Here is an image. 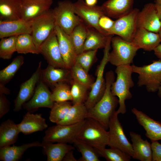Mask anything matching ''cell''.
<instances>
[{
  "label": "cell",
  "mask_w": 161,
  "mask_h": 161,
  "mask_svg": "<svg viewBox=\"0 0 161 161\" xmlns=\"http://www.w3.org/2000/svg\"><path fill=\"white\" fill-rule=\"evenodd\" d=\"M105 79L106 88L104 94L93 107L88 109L86 118H91L97 121L107 130L109 129L110 119L119 104V100L111 92V85L115 79L113 72L111 70L107 72Z\"/></svg>",
  "instance_id": "obj_1"
},
{
  "label": "cell",
  "mask_w": 161,
  "mask_h": 161,
  "mask_svg": "<svg viewBox=\"0 0 161 161\" xmlns=\"http://www.w3.org/2000/svg\"><path fill=\"white\" fill-rule=\"evenodd\" d=\"M115 72L117 75V79L112 83L111 92L119 100V106L116 112L118 114H124L126 112L125 101L132 97L130 89L134 86L132 78L133 72L130 64L117 66Z\"/></svg>",
  "instance_id": "obj_2"
},
{
  "label": "cell",
  "mask_w": 161,
  "mask_h": 161,
  "mask_svg": "<svg viewBox=\"0 0 161 161\" xmlns=\"http://www.w3.org/2000/svg\"><path fill=\"white\" fill-rule=\"evenodd\" d=\"M109 131L97 121L86 118L77 134L76 140L86 143L94 148H106L108 145Z\"/></svg>",
  "instance_id": "obj_3"
},
{
  "label": "cell",
  "mask_w": 161,
  "mask_h": 161,
  "mask_svg": "<svg viewBox=\"0 0 161 161\" xmlns=\"http://www.w3.org/2000/svg\"><path fill=\"white\" fill-rule=\"evenodd\" d=\"M133 72L139 75L137 85L145 86L149 92L157 91L161 86V60L149 65L139 66L131 65Z\"/></svg>",
  "instance_id": "obj_4"
},
{
  "label": "cell",
  "mask_w": 161,
  "mask_h": 161,
  "mask_svg": "<svg viewBox=\"0 0 161 161\" xmlns=\"http://www.w3.org/2000/svg\"><path fill=\"white\" fill-rule=\"evenodd\" d=\"M112 37H108L106 45L104 48V55L96 71L97 78L91 87L90 92L84 104L88 109L93 107L103 96L106 88V80L103 75L106 65L109 62V50Z\"/></svg>",
  "instance_id": "obj_5"
},
{
  "label": "cell",
  "mask_w": 161,
  "mask_h": 161,
  "mask_svg": "<svg viewBox=\"0 0 161 161\" xmlns=\"http://www.w3.org/2000/svg\"><path fill=\"white\" fill-rule=\"evenodd\" d=\"M112 47L109 52V62L116 66L130 64L139 49L131 42L127 41L119 36L112 37Z\"/></svg>",
  "instance_id": "obj_6"
},
{
  "label": "cell",
  "mask_w": 161,
  "mask_h": 161,
  "mask_svg": "<svg viewBox=\"0 0 161 161\" xmlns=\"http://www.w3.org/2000/svg\"><path fill=\"white\" fill-rule=\"evenodd\" d=\"M73 3L69 0L60 1L53 9L56 24L69 35L82 21L74 11Z\"/></svg>",
  "instance_id": "obj_7"
},
{
  "label": "cell",
  "mask_w": 161,
  "mask_h": 161,
  "mask_svg": "<svg viewBox=\"0 0 161 161\" xmlns=\"http://www.w3.org/2000/svg\"><path fill=\"white\" fill-rule=\"evenodd\" d=\"M85 120L73 125L56 124L49 127L46 130L42 141L52 143H73Z\"/></svg>",
  "instance_id": "obj_8"
},
{
  "label": "cell",
  "mask_w": 161,
  "mask_h": 161,
  "mask_svg": "<svg viewBox=\"0 0 161 161\" xmlns=\"http://www.w3.org/2000/svg\"><path fill=\"white\" fill-rule=\"evenodd\" d=\"M55 24L53 9H49L32 20L31 35L38 49L54 29Z\"/></svg>",
  "instance_id": "obj_9"
},
{
  "label": "cell",
  "mask_w": 161,
  "mask_h": 161,
  "mask_svg": "<svg viewBox=\"0 0 161 161\" xmlns=\"http://www.w3.org/2000/svg\"><path fill=\"white\" fill-rule=\"evenodd\" d=\"M139 11L137 8L133 9L117 19L108 35H116L127 41L131 42L137 29V18Z\"/></svg>",
  "instance_id": "obj_10"
},
{
  "label": "cell",
  "mask_w": 161,
  "mask_h": 161,
  "mask_svg": "<svg viewBox=\"0 0 161 161\" xmlns=\"http://www.w3.org/2000/svg\"><path fill=\"white\" fill-rule=\"evenodd\" d=\"M116 111L112 114L109 124V138L108 146L118 149L132 157L134 154L132 144L125 135Z\"/></svg>",
  "instance_id": "obj_11"
},
{
  "label": "cell",
  "mask_w": 161,
  "mask_h": 161,
  "mask_svg": "<svg viewBox=\"0 0 161 161\" xmlns=\"http://www.w3.org/2000/svg\"><path fill=\"white\" fill-rule=\"evenodd\" d=\"M73 7L75 13L87 26L93 27L103 34L98 25L100 18L105 15L101 6H90L83 0H78L73 3Z\"/></svg>",
  "instance_id": "obj_12"
},
{
  "label": "cell",
  "mask_w": 161,
  "mask_h": 161,
  "mask_svg": "<svg viewBox=\"0 0 161 161\" xmlns=\"http://www.w3.org/2000/svg\"><path fill=\"white\" fill-rule=\"evenodd\" d=\"M39 49L40 54L43 55L48 64L55 67L66 68L60 52L55 29L41 44Z\"/></svg>",
  "instance_id": "obj_13"
},
{
  "label": "cell",
  "mask_w": 161,
  "mask_h": 161,
  "mask_svg": "<svg viewBox=\"0 0 161 161\" xmlns=\"http://www.w3.org/2000/svg\"><path fill=\"white\" fill-rule=\"evenodd\" d=\"M54 102L52 99L51 92L46 85L40 80L32 97L23 106L28 112L31 113L37 111L41 107L51 109Z\"/></svg>",
  "instance_id": "obj_14"
},
{
  "label": "cell",
  "mask_w": 161,
  "mask_h": 161,
  "mask_svg": "<svg viewBox=\"0 0 161 161\" xmlns=\"http://www.w3.org/2000/svg\"><path fill=\"white\" fill-rule=\"evenodd\" d=\"M41 66V62L40 61L31 77L21 85L18 94L14 101V112L20 111L23 104L33 96L37 85L40 79Z\"/></svg>",
  "instance_id": "obj_15"
},
{
  "label": "cell",
  "mask_w": 161,
  "mask_h": 161,
  "mask_svg": "<svg viewBox=\"0 0 161 161\" xmlns=\"http://www.w3.org/2000/svg\"><path fill=\"white\" fill-rule=\"evenodd\" d=\"M137 28L142 27L155 33L161 28V21L158 16L155 4L149 3L139 11L137 18Z\"/></svg>",
  "instance_id": "obj_16"
},
{
  "label": "cell",
  "mask_w": 161,
  "mask_h": 161,
  "mask_svg": "<svg viewBox=\"0 0 161 161\" xmlns=\"http://www.w3.org/2000/svg\"><path fill=\"white\" fill-rule=\"evenodd\" d=\"M59 50L66 68L70 69L75 63L77 55L69 35L56 24L55 27Z\"/></svg>",
  "instance_id": "obj_17"
},
{
  "label": "cell",
  "mask_w": 161,
  "mask_h": 161,
  "mask_svg": "<svg viewBox=\"0 0 161 161\" xmlns=\"http://www.w3.org/2000/svg\"><path fill=\"white\" fill-rule=\"evenodd\" d=\"M21 4V19L30 21L49 10L52 0H20Z\"/></svg>",
  "instance_id": "obj_18"
},
{
  "label": "cell",
  "mask_w": 161,
  "mask_h": 161,
  "mask_svg": "<svg viewBox=\"0 0 161 161\" xmlns=\"http://www.w3.org/2000/svg\"><path fill=\"white\" fill-rule=\"evenodd\" d=\"M138 122L145 131V135L151 142L161 140V123L151 118L136 108L131 110Z\"/></svg>",
  "instance_id": "obj_19"
},
{
  "label": "cell",
  "mask_w": 161,
  "mask_h": 161,
  "mask_svg": "<svg viewBox=\"0 0 161 161\" xmlns=\"http://www.w3.org/2000/svg\"><path fill=\"white\" fill-rule=\"evenodd\" d=\"M161 39L158 33L148 31L142 27L138 28L131 42L138 49L151 51L159 45Z\"/></svg>",
  "instance_id": "obj_20"
},
{
  "label": "cell",
  "mask_w": 161,
  "mask_h": 161,
  "mask_svg": "<svg viewBox=\"0 0 161 161\" xmlns=\"http://www.w3.org/2000/svg\"><path fill=\"white\" fill-rule=\"evenodd\" d=\"M32 20L0 21V38L32 33Z\"/></svg>",
  "instance_id": "obj_21"
},
{
  "label": "cell",
  "mask_w": 161,
  "mask_h": 161,
  "mask_svg": "<svg viewBox=\"0 0 161 161\" xmlns=\"http://www.w3.org/2000/svg\"><path fill=\"white\" fill-rule=\"evenodd\" d=\"M42 115L41 114H33L28 112L21 123L17 124L20 132L28 135L47 128L48 125L45 119Z\"/></svg>",
  "instance_id": "obj_22"
},
{
  "label": "cell",
  "mask_w": 161,
  "mask_h": 161,
  "mask_svg": "<svg viewBox=\"0 0 161 161\" xmlns=\"http://www.w3.org/2000/svg\"><path fill=\"white\" fill-rule=\"evenodd\" d=\"M40 80L46 85L52 87L59 82H70L72 80L70 69L48 64L45 69H41Z\"/></svg>",
  "instance_id": "obj_23"
},
{
  "label": "cell",
  "mask_w": 161,
  "mask_h": 161,
  "mask_svg": "<svg viewBox=\"0 0 161 161\" xmlns=\"http://www.w3.org/2000/svg\"><path fill=\"white\" fill-rule=\"evenodd\" d=\"M129 134L134 152L132 158L141 161H152L151 144L138 134L132 131Z\"/></svg>",
  "instance_id": "obj_24"
},
{
  "label": "cell",
  "mask_w": 161,
  "mask_h": 161,
  "mask_svg": "<svg viewBox=\"0 0 161 161\" xmlns=\"http://www.w3.org/2000/svg\"><path fill=\"white\" fill-rule=\"evenodd\" d=\"M134 0H108L101 5L106 16L118 19L133 8Z\"/></svg>",
  "instance_id": "obj_25"
},
{
  "label": "cell",
  "mask_w": 161,
  "mask_h": 161,
  "mask_svg": "<svg viewBox=\"0 0 161 161\" xmlns=\"http://www.w3.org/2000/svg\"><path fill=\"white\" fill-rule=\"evenodd\" d=\"M38 141H34L19 146L13 145L0 148V160L3 161H18L21 160L25 151L33 147H42Z\"/></svg>",
  "instance_id": "obj_26"
},
{
  "label": "cell",
  "mask_w": 161,
  "mask_h": 161,
  "mask_svg": "<svg viewBox=\"0 0 161 161\" xmlns=\"http://www.w3.org/2000/svg\"><path fill=\"white\" fill-rule=\"evenodd\" d=\"M42 151L47 156V161H61L66 154L73 150L74 147L67 143H52L42 141Z\"/></svg>",
  "instance_id": "obj_27"
},
{
  "label": "cell",
  "mask_w": 161,
  "mask_h": 161,
  "mask_svg": "<svg viewBox=\"0 0 161 161\" xmlns=\"http://www.w3.org/2000/svg\"><path fill=\"white\" fill-rule=\"evenodd\" d=\"M20 132L17 124L8 119L0 126V148L14 144Z\"/></svg>",
  "instance_id": "obj_28"
},
{
  "label": "cell",
  "mask_w": 161,
  "mask_h": 161,
  "mask_svg": "<svg viewBox=\"0 0 161 161\" xmlns=\"http://www.w3.org/2000/svg\"><path fill=\"white\" fill-rule=\"evenodd\" d=\"M21 10L20 0H0V21L21 19Z\"/></svg>",
  "instance_id": "obj_29"
},
{
  "label": "cell",
  "mask_w": 161,
  "mask_h": 161,
  "mask_svg": "<svg viewBox=\"0 0 161 161\" xmlns=\"http://www.w3.org/2000/svg\"><path fill=\"white\" fill-rule=\"evenodd\" d=\"M87 35L83 52L104 48L109 35H106L93 27L87 26Z\"/></svg>",
  "instance_id": "obj_30"
},
{
  "label": "cell",
  "mask_w": 161,
  "mask_h": 161,
  "mask_svg": "<svg viewBox=\"0 0 161 161\" xmlns=\"http://www.w3.org/2000/svg\"><path fill=\"white\" fill-rule=\"evenodd\" d=\"M87 111L84 103L72 105L65 118L56 124L71 125L79 123L86 118Z\"/></svg>",
  "instance_id": "obj_31"
},
{
  "label": "cell",
  "mask_w": 161,
  "mask_h": 161,
  "mask_svg": "<svg viewBox=\"0 0 161 161\" xmlns=\"http://www.w3.org/2000/svg\"><path fill=\"white\" fill-rule=\"evenodd\" d=\"M87 35V26L82 21L75 27L69 35L77 55L83 52Z\"/></svg>",
  "instance_id": "obj_32"
},
{
  "label": "cell",
  "mask_w": 161,
  "mask_h": 161,
  "mask_svg": "<svg viewBox=\"0 0 161 161\" xmlns=\"http://www.w3.org/2000/svg\"><path fill=\"white\" fill-rule=\"evenodd\" d=\"M16 52L18 53L40 54L39 49L35 46L31 34L25 33L17 36Z\"/></svg>",
  "instance_id": "obj_33"
},
{
  "label": "cell",
  "mask_w": 161,
  "mask_h": 161,
  "mask_svg": "<svg viewBox=\"0 0 161 161\" xmlns=\"http://www.w3.org/2000/svg\"><path fill=\"white\" fill-rule=\"evenodd\" d=\"M24 63V58L19 55L15 58L11 63L0 71V84L5 85L14 77Z\"/></svg>",
  "instance_id": "obj_34"
},
{
  "label": "cell",
  "mask_w": 161,
  "mask_h": 161,
  "mask_svg": "<svg viewBox=\"0 0 161 161\" xmlns=\"http://www.w3.org/2000/svg\"><path fill=\"white\" fill-rule=\"evenodd\" d=\"M99 157H102L108 161H129L132 157L122 151L114 148H94Z\"/></svg>",
  "instance_id": "obj_35"
},
{
  "label": "cell",
  "mask_w": 161,
  "mask_h": 161,
  "mask_svg": "<svg viewBox=\"0 0 161 161\" xmlns=\"http://www.w3.org/2000/svg\"><path fill=\"white\" fill-rule=\"evenodd\" d=\"M72 105L68 101L54 102L51 108L49 119L52 122L57 124L63 120Z\"/></svg>",
  "instance_id": "obj_36"
},
{
  "label": "cell",
  "mask_w": 161,
  "mask_h": 161,
  "mask_svg": "<svg viewBox=\"0 0 161 161\" xmlns=\"http://www.w3.org/2000/svg\"><path fill=\"white\" fill-rule=\"evenodd\" d=\"M51 98L54 102L72 100L71 88L66 82H60L53 86Z\"/></svg>",
  "instance_id": "obj_37"
},
{
  "label": "cell",
  "mask_w": 161,
  "mask_h": 161,
  "mask_svg": "<svg viewBox=\"0 0 161 161\" xmlns=\"http://www.w3.org/2000/svg\"><path fill=\"white\" fill-rule=\"evenodd\" d=\"M72 80L86 87L91 88L94 83L91 76L78 63H75L70 69Z\"/></svg>",
  "instance_id": "obj_38"
},
{
  "label": "cell",
  "mask_w": 161,
  "mask_h": 161,
  "mask_svg": "<svg viewBox=\"0 0 161 161\" xmlns=\"http://www.w3.org/2000/svg\"><path fill=\"white\" fill-rule=\"evenodd\" d=\"M73 144L82 155V157L78 161H100L99 156L93 147L76 140Z\"/></svg>",
  "instance_id": "obj_39"
},
{
  "label": "cell",
  "mask_w": 161,
  "mask_h": 161,
  "mask_svg": "<svg viewBox=\"0 0 161 161\" xmlns=\"http://www.w3.org/2000/svg\"><path fill=\"white\" fill-rule=\"evenodd\" d=\"M17 36H13L1 38L0 41V58L9 60L16 52V41Z\"/></svg>",
  "instance_id": "obj_40"
},
{
  "label": "cell",
  "mask_w": 161,
  "mask_h": 161,
  "mask_svg": "<svg viewBox=\"0 0 161 161\" xmlns=\"http://www.w3.org/2000/svg\"><path fill=\"white\" fill-rule=\"evenodd\" d=\"M71 91L72 105L84 103L88 89L85 86L71 80Z\"/></svg>",
  "instance_id": "obj_41"
},
{
  "label": "cell",
  "mask_w": 161,
  "mask_h": 161,
  "mask_svg": "<svg viewBox=\"0 0 161 161\" xmlns=\"http://www.w3.org/2000/svg\"><path fill=\"white\" fill-rule=\"evenodd\" d=\"M97 50L85 51L77 55L75 63L79 64L88 72L96 58Z\"/></svg>",
  "instance_id": "obj_42"
},
{
  "label": "cell",
  "mask_w": 161,
  "mask_h": 161,
  "mask_svg": "<svg viewBox=\"0 0 161 161\" xmlns=\"http://www.w3.org/2000/svg\"><path fill=\"white\" fill-rule=\"evenodd\" d=\"M115 21L105 15L103 16L100 18L98 25L104 35L108 36V32L112 27Z\"/></svg>",
  "instance_id": "obj_43"
},
{
  "label": "cell",
  "mask_w": 161,
  "mask_h": 161,
  "mask_svg": "<svg viewBox=\"0 0 161 161\" xmlns=\"http://www.w3.org/2000/svg\"><path fill=\"white\" fill-rule=\"evenodd\" d=\"M10 102L4 94L0 93V118L10 110Z\"/></svg>",
  "instance_id": "obj_44"
},
{
  "label": "cell",
  "mask_w": 161,
  "mask_h": 161,
  "mask_svg": "<svg viewBox=\"0 0 161 161\" xmlns=\"http://www.w3.org/2000/svg\"><path fill=\"white\" fill-rule=\"evenodd\" d=\"M152 161H160L161 159V144L158 141L151 142Z\"/></svg>",
  "instance_id": "obj_45"
},
{
  "label": "cell",
  "mask_w": 161,
  "mask_h": 161,
  "mask_svg": "<svg viewBox=\"0 0 161 161\" xmlns=\"http://www.w3.org/2000/svg\"><path fill=\"white\" fill-rule=\"evenodd\" d=\"M63 161H78L75 157L73 154V150L67 152L63 159Z\"/></svg>",
  "instance_id": "obj_46"
},
{
  "label": "cell",
  "mask_w": 161,
  "mask_h": 161,
  "mask_svg": "<svg viewBox=\"0 0 161 161\" xmlns=\"http://www.w3.org/2000/svg\"><path fill=\"white\" fill-rule=\"evenodd\" d=\"M154 53L157 57L161 60V44H160L154 50Z\"/></svg>",
  "instance_id": "obj_47"
},
{
  "label": "cell",
  "mask_w": 161,
  "mask_h": 161,
  "mask_svg": "<svg viewBox=\"0 0 161 161\" xmlns=\"http://www.w3.org/2000/svg\"><path fill=\"white\" fill-rule=\"evenodd\" d=\"M0 93L9 95L10 93V91L4 85L0 84Z\"/></svg>",
  "instance_id": "obj_48"
},
{
  "label": "cell",
  "mask_w": 161,
  "mask_h": 161,
  "mask_svg": "<svg viewBox=\"0 0 161 161\" xmlns=\"http://www.w3.org/2000/svg\"><path fill=\"white\" fill-rule=\"evenodd\" d=\"M85 1L88 5L93 6L96 5L97 2V0H85Z\"/></svg>",
  "instance_id": "obj_49"
},
{
  "label": "cell",
  "mask_w": 161,
  "mask_h": 161,
  "mask_svg": "<svg viewBox=\"0 0 161 161\" xmlns=\"http://www.w3.org/2000/svg\"><path fill=\"white\" fill-rule=\"evenodd\" d=\"M159 18L161 21V4L155 3Z\"/></svg>",
  "instance_id": "obj_50"
},
{
  "label": "cell",
  "mask_w": 161,
  "mask_h": 161,
  "mask_svg": "<svg viewBox=\"0 0 161 161\" xmlns=\"http://www.w3.org/2000/svg\"><path fill=\"white\" fill-rule=\"evenodd\" d=\"M158 95L159 97L161 98V86L158 90Z\"/></svg>",
  "instance_id": "obj_51"
},
{
  "label": "cell",
  "mask_w": 161,
  "mask_h": 161,
  "mask_svg": "<svg viewBox=\"0 0 161 161\" xmlns=\"http://www.w3.org/2000/svg\"><path fill=\"white\" fill-rule=\"evenodd\" d=\"M156 3L161 4V0H156Z\"/></svg>",
  "instance_id": "obj_52"
},
{
  "label": "cell",
  "mask_w": 161,
  "mask_h": 161,
  "mask_svg": "<svg viewBox=\"0 0 161 161\" xmlns=\"http://www.w3.org/2000/svg\"><path fill=\"white\" fill-rule=\"evenodd\" d=\"M158 33L160 35V38L161 39V28L160 29V31H159Z\"/></svg>",
  "instance_id": "obj_53"
},
{
  "label": "cell",
  "mask_w": 161,
  "mask_h": 161,
  "mask_svg": "<svg viewBox=\"0 0 161 161\" xmlns=\"http://www.w3.org/2000/svg\"><path fill=\"white\" fill-rule=\"evenodd\" d=\"M160 161H161V159L160 160Z\"/></svg>",
  "instance_id": "obj_54"
}]
</instances>
